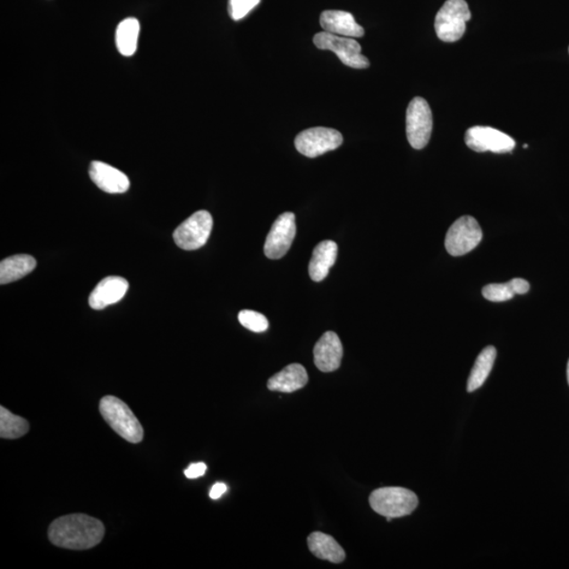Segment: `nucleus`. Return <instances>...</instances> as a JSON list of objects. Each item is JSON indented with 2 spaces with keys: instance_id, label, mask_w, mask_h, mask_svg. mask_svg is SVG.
Segmentation results:
<instances>
[{
  "instance_id": "obj_20",
  "label": "nucleus",
  "mask_w": 569,
  "mask_h": 569,
  "mask_svg": "<svg viewBox=\"0 0 569 569\" xmlns=\"http://www.w3.org/2000/svg\"><path fill=\"white\" fill-rule=\"evenodd\" d=\"M497 358V351L494 346H488L483 349L482 352L478 355L476 363H474L470 378H468L467 391L473 393L483 386L486 379L493 369Z\"/></svg>"
},
{
  "instance_id": "obj_22",
  "label": "nucleus",
  "mask_w": 569,
  "mask_h": 569,
  "mask_svg": "<svg viewBox=\"0 0 569 569\" xmlns=\"http://www.w3.org/2000/svg\"><path fill=\"white\" fill-rule=\"evenodd\" d=\"M29 429L30 425L26 419L16 416L4 406L0 407V437L14 440L27 435Z\"/></svg>"
},
{
  "instance_id": "obj_10",
  "label": "nucleus",
  "mask_w": 569,
  "mask_h": 569,
  "mask_svg": "<svg viewBox=\"0 0 569 569\" xmlns=\"http://www.w3.org/2000/svg\"><path fill=\"white\" fill-rule=\"evenodd\" d=\"M296 234L295 216L293 212L283 213L272 225L267 235L264 252L270 259H280L289 251Z\"/></svg>"
},
{
  "instance_id": "obj_28",
  "label": "nucleus",
  "mask_w": 569,
  "mask_h": 569,
  "mask_svg": "<svg viewBox=\"0 0 569 569\" xmlns=\"http://www.w3.org/2000/svg\"><path fill=\"white\" fill-rule=\"evenodd\" d=\"M227 489V485L225 483H217L213 485L209 494L211 499H219V497H221L224 494H226Z\"/></svg>"
},
{
  "instance_id": "obj_14",
  "label": "nucleus",
  "mask_w": 569,
  "mask_h": 569,
  "mask_svg": "<svg viewBox=\"0 0 569 569\" xmlns=\"http://www.w3.org/2000/svg\"><path fill=\"white\" fill-rule=\"evenodd\" d=\"M129 289V283L121 276H108L104 278L93 290L89 304L95 310H102L112 304H116Z\"/></svg>"
},
{
  "instance_id": "obj_2",
  "label": "nucleus",
  "mask_w": 569,
  "mask_h": 569,
  "mask_svg": "<svg viewBox=\"0 0 569 569\" xmlns=\"http://www.w3.org/2000/svg\"><path fill=\"white\" fill-rule=\"evenodd\" d=\"M99 412L106 423L124 440L138 444L144 438V429L132 409L114 395H106L99 403Z\"/></svg>"
},
{
  "instance_id": "obj_1",
  "label": "nucleus",
  "mask_w": 569,
  "mask_h": 569,
  "mask_svg": "<svg viewBox=\"0 0 569 569\" xmlns=\"http://www.w3.org/2000/svg\"><path fill=\"white\" fill-rule=\"evenodd\" d=\"M47 535L58 548L86 550L102 542L105 526L99 520L84 514H68L53 521Z\"/></svg>"
},
{
  "instance_id": "obj_4",
  "label": "nucleus",
  "mask_w": 569,
  "mask_h": 569,
  "mask_svg": "<svg viewBox=\"0 0 569 569\" xmlns=\"http://www.w3.org/2000/svg\"><path fill=\"white\" fill-rule=\"evenodd\" d=\"M471 19L465 0H447L437 12L435 21L437 38L446 43H454L463 37L466 22Z\"/></svg>"
},
{
  "instance_id": "obj_27",
  "label": "nucleus",
  "mask_w": 569,
  "mask_h": 569,
  "mask_svg": "<svg viewBox=\"0 0 569 569\" xmlns=\"http://www.w3.org/2000/svg\"><path fill=\"white\" fill-rule=\"evenodd\" d=\"M511 283L515 294H525L530 292L531 284L523 278H514Z\"/></svg>"
},
{
  "instance_id": "obj_16",
  "label": "nucleus",
  "mask_w": 569,
  "mask_h": 569,
  "mask_svg": "<svg viewBox=\"0 0 569 569\" xmlns=\"http://www.w3.org/2000/svg\"><path fill=\"white\" fill-rule=\"evenodd\" d=\"M308 375L304 366L292 364L269 378L268 389L278 393L292 394L306 386Z\"/></svg>"
},
{
  "instance_id": "obj_18",
  "label": "nucleus",
  "mask_w": 569,
  "mask_h": 569,
  "mask_svg": "<svg viewBox=\"0 0 569 569\" xmlns=\"http://www.w3.org/2000/svg\"><path fill=\"white\" fill-rule=\"evenodd\" d=\"M308 548L318 559L329 561L339 565L346 558L345 551L335 538L326 533L312 532L307 539Z\"/></svg>"
},
{
  "instance_id": "obj_12",
  "label": "nucleus",
  "mask_w": 569,
  "mask_h": 569,
  "mask_svg": "<svg viewBox=\"0 0 569 569\" xmlns=\"http://www.w3.org/2000/svg\"><path fill=\"white\" fill-rule=\"evenodd\" d=\"M314 364L322 372H332L340 369L343 359V345L335 332H326L313 349Z\"/></svg>"
},
{
  "instance_id": "obj_24",
  "label": "nucleus",
  "mask_w": 569,
  "mask_h": 569,
  "mask_svg": "<svg viewBox=\"0 0 569 569\" xmlns=\"http://www.w3.org/2000/svg\"><path fill=\"white\" fill-rule=\"evenodd\" d=\"M239 321L246 329L258 332V334L265 332L269 327L268 319L264 314L257 311L242 310L239 313Z\"/></svg>"
},
{
  "instance_id": "obj_17",
  "label": "nucleus",
  "mask_w": 569,
  "mask_h": 569,
  "mask_svg": "<svg viewBox=\"0 0 569 569\" xmlns=\"http://www.w3.org/2000/svg\"><path fill=\"white\" fill-rule=\"evenodd\" d=\"M337 245L332 241H324L314 248L310 263V276L314 282H322L335 264Z\"/></svg>"
},
{
  "instance_id": "obj_5",
  "label": "nucleus",
  "mask_w": 569,
  "mask_h": 569,
  "mask_svg": "<svg viewBox=\"0 0 569 569\" xmlns=\"http://www.w3.org/2000/svg\"><path fill=\"white\" fill-rule=\"evenodd\" d=\"M432 126V112L423 98H414L408 105L406 112V134L409 144L420 150L429 144Z\"/></svg>"
},
{
  "instance_id": "obj_7",
  "label": "nucleus",
  "mask_w": 569,
  "mask_h": 569,
  "mask_svg": "<svg viewBox=\"0 0 569 569\" xmlns=\"http://www.w3.org/2000/svg\"><path fill=\"white\" fill-rule=\"evenodd\" d=\"M313 43L318 49L335 52L341 62L348 67L353 69L369 67V59L361 55V47L353 38L339 37V35L324 31L314 35Z\"/></svg>"
},
{
  "instance_id": "obj_21",
  "label": "nucleus",
  "mask_w": 569,
  "mask_h": 569,
  "mask_svg": "<svg viewBox=\"0 0 569 569\" xmlns=\"http://www.w3.org/2000/svg\"><path fill=\"white\" fill-rule=\"evenodd\" d=\"M140 32V21L136 19L123 20L116 29V47L123 56H132L138 49Z\"/></svg>"
},
{
  "instance_id": "obj_25",
  "label": "nucleus",
  "mask_w": 569,
  "mask_h": 569,
  "mask_svg": "<svg viewBox=\"0 0 569 569\" xmlns=\"http://www.w3.org/2000/svg\"><path fill=\"white\" fill-rule=\"evenodd\" d=\"M260 0H229V14L234 21L244 19L259 5Z\"/></svg>"
},
{
  "instance_id": "obj_11",
  "label": "nucleus",
  "mask_w": 569,
  "mask_h": 569,
  "mask_svg": "<svg viewBox=\"0 0 569 569\" xmlns=\"http://www.w3.org/2000/svg\"><path fill=\"white\" fill-rule=\"evenodd\" d=\"M465 142L476 152L508 153L515 147L511 136L491 127L476 126L467 130Z\"/></svg>"
},
{
  "instance_id": "obj_13",
  "label": "nucleus",
  "mask_w": 569,
  "mask_h": 569,
  "mask_svg": "<svg viewBox=\"0 0 569 569\" xmlns=\"http://www.w3.org/2000/svg\"><path fill=\"white\" fill-rule=\"evenodd\" d=\"M89 174L95 185L106 193H124L130 188V181L123 172L103 162H92Z\"/></svg>"
},
{
  "instance_id": "obj_15",
  "label": "nucleus",
  "mask_w": 569,
  "mask_h": 569,
  "mask_svg": "<svg viewBox=\"0 0 569 569\" xmlns=\"http://www.w3.org/2000/svg\"><path fill=\"white\" fill-rule=\"evenodd\" d=\"M319 23L325 32L339 35L344 38L364 37V28L355 21L352 13L345 11H324L319 17Z\"/></svg>"
},
{
  "instance_id": "obj_26",
  "label": "nucleus",
  "mask_w": 569,
  "mask_h": 569,
  "mask_svg": "<svg viewBox=\"0 0 569 569\" xmlns=\"http://www.w3.org/2000/svg\"><path fill=\"white\" fill-rule=\"evenodd\" d=\"M207 471V465L205 463H194L190 465L185 471V476L188 479H198L203 477Z\"/></svg>"
},
{
  "instance_id": "obj_19",
  "label": "nucleus",
  "mask_w": 569,
  "mask_h": 569,
  "mask_svg": "<svg viewBox=\"0 0 569 569\" xmlns=\"http://www.w3.org/2000/svg\"><path fill=\"white\" fill-rule=\"evenodd\" d=\"M37 267V260L28 254L4 259L0 263V284H5L19 281L32 272Z\"/></svg>"
},
{
  "instance_id": "obj_6",
  "label": "nucleus",
  "mask_w": 569,
  "mask_h": 569,
  "mask_svg": "<svg viewBox=\"0 0 569 569\" xmlns=\"http://www.w3.org/2000/svg\"><path fill=\"white\" fill-rule=\"evenodd\" d=\"M483 239L477 219L462 217L450 226L446 237V248L450 256L462 257L476 249Z\"/></svg>"
},
{
  "instance_id": "obj_3",
  "label": "nucleus",
  "mask_w": 569,
  "mask_h": 569,
  "mask_svg": "<svg viewBox=\"0 0 569 569\" xmlns=\"http://www.w3.org/2000/svg\"><path fill=\"white\" fill-rule=\"evenodd\" d=\"M370 506L385 518H402L417 508L419 500L412 490L403 488H383L373 491Z\"/></svg>"
},
{
  "instance_id": "obj_23",
  "label": "nucleus",
  "mask_w": 569,
  "mask_h": 569,
  "mask_svg": "<svg viewBox=\"0 0 569 569\" xmlns=\"http://www.w3.org/2000/svg\"><path fill=\"white\" fill-rule=\"evenodd\" d=\"M482 294L490 301H506L515 295L511 281L503 284H489L482 289Z\"/></svg>"
},
{
  "instance_id": "obj_9",
  "label": "nucleus",
  "mask_w": 569,
  "mask_h": 569,
  "mask_svg": "<svg viewBox=\"0 0 569 569\" xmlns=\"http://www.w3.org/2000/svg\"><path fill=\"white\" fill-rule=\"evenodd\" d=\"M343 144V135L337 130L316 127L304 130L294 140L296 150L310 158L337 149Z\"/></svg>"
},
{
  "instance_id": "obj_29",
  "label": "nucleus",
  "mask_w": 569,
  "mask_h": 569,
  "mask_svg": "<svg viewBox=\"0 0 569 569\" xmlns=\"http://www.w3.org/2000/svg\"><path fill=\"white\" fill-rule=\"evenodd\" d=\"M567 381L569 384V361H568V364H567Z\"/></svg>"
},
{
  "instance_id": "obj_8",
  "label": "nucleus",
  "mask_w": 569,
  "mask_h": 569,
  "mask_svg": "<svg viewBox=\"0 0 569 569\" xmlns=\"http://www.w3.org/2000/svg\"><path fill=\"white\" fill-rule=\"evenodd\" d=\"M212 226L213 219L208 211L195 212L174 231L175 244L183 251H197L209 240Z\"/></svg>"
}]
</instances>
